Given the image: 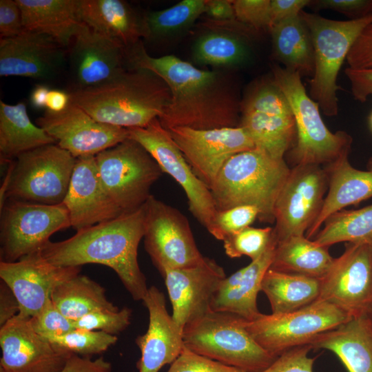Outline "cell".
I'll use <instances>...</instances> for the list:
<instances>
[{
  "instance_id": "f5cc1de1",
  "label": "cell",
  "mask_w": 372,
  "mask_h": 372,
  "mask_svg": "<svg viewBox=\"0 0 372 372\" xmlns=\"http://www.w3.org/2000/svg\"><path fill=\"white\" fill-rule=\"evenodd\" d=\"M61 372H112V366L103 357L92 360L72 354Z\"/></svg>"
},
{
  "instance_id": "7dc6e473",
  "label": "cell",
  "mask_w": 372,
  "mask_h": 372,
  "mask_svg": "<svg viewBox=\"0 0 372 372\" xmlns=\"http://www.w3.org/2000/svg\"><path fill=\"white\" fill-rule=\"evenodd\" d=\"M346 60L351 68H372V23L362 31Z\"/></svg>"
},
{
  "instance_id": "d590c367",
  "label": "cell",
  "mask_w": 372,
  "mask_h": 372,
  "mask_svg": "<svg viewBox=\"0 0 372 372\" xmlns=\"http://www.w3.org/2000/svg\"><path fill=\"white\" fill-rule=\"evenodd\" d=\"M313 241L329 247L338 242L372 246V205L355 210L342 209L331 215Z\"/></svg>"
},
{
  "instance_id": "ba28073f",
  "label": "cell",
  "mask_w": 372,
  "mask_h": 372,
  "mask_svg": "<svg viewBox=\"0 0 372 372\" xmlns=\"http://www.w3.org/2000/svg\"><path fill=\"white\" fill-rule=\"evenodd\" d=\"M76 158L58 145L48 144L20 154L11 162L1 189L6 200L58 205L63 202Z\"/></svg>"
},
{
  "instance_id": "5b68a950",
  "label": "cell",
  "mask_w": 372,
  "mask_h": 372,
  "mask_svg": "<svg viewBox=\"0 0 372 372\" xmlns=\"http://www.w3.org/2000/svg\"><path fill=\"white\" fill-rule=\"evenodd\" d=\"M275 83L283 92L295 119L296 138L289 150L294 166L324 167L349 154L352 138L344 131L331 132L324 123L318 103L307 93L301 76L279 65L272 68Z\"/></svg>"
},
{
  "instance_id": "2e32d148",
  "label": "cell",
  "mask_w": 372,
  "mask_h": 372,
  "mask_svg": "<svg viewBox=\"0 0 372 372\" xmlns=\"http://www.w3.org/2000/svg\"><path fill=\"white\" fill-rule=\"evenodd\" d=\"M318 300L335 306L351 318H372V246L347 243L320 279Z\"/></svg>"
},
{
  "instance_id": "680465c9",
  "label": "cell",
  "mask_w": 372,
  "mask_h": 372,
  "mask_svg": "<svg viewBox=\"0 0 372 372\" xmlns=\"http://www.w3.org/2000/svg\"><path fill=\"white\" fill-rule=\"evenodd\" d=\"M369 125H370V127L372 130V112L369 116Z\"/></svg>"
},
{
  "instance_id": "6da1fadb",
  "label": "cell",
  "mask_w": 372,
  "mask_h": 372,
  "mask_svg": "<svg viewBox=\"0 0 372 372\" xmlns=\"http://www.w3.org/2000/svg\"><path fill=\"white\" fill-rule=\"evenodd\" d=\"M126 57L129 69L149 70L168 85L170 102L158 118L165 129L239 126L240 101L229 75L223 72L201 70L174 55L153 57L141 41L126 50Z\"/></svg>"
},
{
  "instance_id": "44dd1931",
  "label": "cell",
  "mask_w": 372,
  "mask_h": 372,
  "mask_svg": "<svg viewBox=\"0 0 372 372\" xmlns=\"http://www.w3.org/2000/svg\"><path fill=\"white\" fill-rule=\"evenodd\" d=\"M81 267L52 265L37 251L15 262L0 261V278L17 299L19 314L30 318L51 300L57 286L79 274Z\"/></svg>"
},
{
  "instance_id": "8fae6325",
  "label": "cell",
  "mask_w": 372,
  "mask_h": 372,
  "mask_svg": "<svg viewBox=\"0 0 372 372\" xmlns=\"http://www.w3.org/2000/svg\"><path fill=\"white\" fill-rule=\"evenodd\" d=\"M344 311L317 300L303 308L282 314L262 313L245 320V327L265 350L275 357L298 346L309 344L318 335L350 320Z\"/></svg>"
},
{
  "instance_id": "ac0fdd59",
  "label": "cell",
  "mask_w": 372,
  "mask_h": 372,
  "mask_svg": "<svg viewBox=\"0 0 372 372\" xmlns=\"http://www.w3.org/2000/svg\"><path fill=\"white\" fill-rule=\"evenodd\" d=\"M36 123L75 158L95 156L128 138L127 128L99 122L72 101L62 112L46 110Z\"/></svg>"
},
{
  "instance_id": "7bdbcfd3",
  "label": "cell",
  "mask_w": 372,
  "mask_h": 372,
  "mask_svg": "<svg viewBox=\"0 0 372 372\" xmlns=\"http://www.w3.org/2000/svg\"><path fill=\"white\" fill-rule=\"evenodd\" d=\"M29 320L33 329L47 339L61 336L75 329L74 321L63 316L51 300Z\"/></svg>"
},
{
  "instance_id": "cb8c5ba5",
  "label": "cell",
  "mask_w": 372,
  "mask_h": 372,
  "mask_svg": "<svg viewBox=\"0 0 372 372\" xmlns=\"http://www.w3.org/2000/svg\"><path fill=\"white\" fill-rule=\"evenodd\" d=\"M143 302L148 311L149 324L147 331L135 340L141 351L136 368L138 372H158L183 349V329L168 313L165 297L156 287L148 288Z\"/></svg>"
},
{
  "instance_id": "74e56055",
  "label": "cell",
  "mask_w": 372,
  "mask_h": 372,
  "mask_svg": "<svg viewBox=\"0 0 372 372\" xmlns=\"http://www.w3.org/2000/svg\"><path fill=\"white\" fill-rule=\"evenodd\" d=\"M207 0H183L144 16L146 39L163 38L187 30L205 12Z\"/></svg>"
},
{
  "instance_id": "d6986e66",
  "label": "cell",
  "mask_w": 372,
  "mask_h": 372,
  "mask_svg": "<svg viewBox=\"0 0 372 372\" xmlns=\"http://www.w3.org/2000/svg\"><path fill=\"white\" fill-rule=\"evenodd\" d=\"M19 314L0 328V372H61L72 353L54 345Z\"/></svg>"
},
{
  "instance_id": "681fc988",
  "label": "cell",
  "mask_w": 372,
  "mask_h": 372,
  "mask_svg": "<svg viewBox=\"0 0 372 372\" xmlns=\"http://www.w3.org/2000/svg\"><path fill=\"white\" fill-rule=\"evenodd\" d=\"M309 6L337 11L353 19L372 12V0H316L311 1Z\"/></svg>"
},
{
  "instance_id": "11a10c76",
  "label": "cell",
  "mask_w": 372,
  "mask_h": 372,
  "mask_svg": "<svg viewBox=\"0 0 372 372\" xmlns=\"http://www.w3.org/2000/svg\"><path fill=\"white\" fill-rule=\"evenodd\" d=\"M205 13L214 21L226 22L236 20L232 1L207 0Z\"/></svg>"
},
{
  "instance_id": "9f6ffc18",
  "label": "cell",
  "mask_w": 372,
  "mask_h": 372,
  "mask_svg": "<svg viewBox=\"0 0 372 372\" xmlns=\"http://www.w3.org/2000/svg\"><path fill=\"white\" fill-rule=\"evenodd\" d=\"M71 102L69 92L61 90H50L47 99L46 110L60 112L64 110Z\"/></svg>"
},
{
  "instance_id": "52a82bcc",
  "label": "cell",
  "mask_w": 372,
  "mask_h": 372,
  "mask_svg": "<svg viewBox=\"0 0 372 372\" xmlns=\"http://www.w3.org/2000/svg\"><path fill=\"white\" fill-rule=\"evenodd\" d=\"M300 15L307 25L313 47L314 72L309 81V96L328 116L338 112L337 84L340 70L362 31L372 23V12L340 21L302 10Z\"/></svg>"
},
{
  "instance_id": "60d3db41",
  "label": "cell",
  "mask_w": 372,
  "mask_h": 372,
  "mask_svg": "<svg viewBox=\"0 0 372 372\" xmlns=\"http://www.w3.org/2000/svg\"><path fill=\"white\" fill-rule=\"evenodd\" d=\"M131 309L124 307L118 311L101 310L90 313L74 322L75 329L101 331L116 335L130 324Z\"/></svg>"
},
{
  "instance_id": "f6af8a7d",
  "label": "cell",
  "mask_w": 372,
  "mask_h": 372,
  "mask_svg": "<svg viewBox=\"0 0 372 372\" xmlns=\"http://www.w3.org/2000/svg\"><path fill=\"white\" fill-rule=\"evenodd\" d=\"M311 350L310 344L292 348L278 356L260 372H313L316 358L309 356Z\"/></svg>"
},
{
  "instance_id": "7402d4cb",
  "label": "cell",
  "mask_w": 372,
  "mask_h": 372,
  "mask_svg": "<svg viewBox=\"0 0 372 372\" xmlns=\"http://www.w3.org/2000/svg\"><path fill=\"white\" fill-rule=\"evenodd\" d=\"M172 307V318L183 329L205 315L213 298L226 277L214 259L204 257L198 264L166 271L162 276Z\"/></svg>"
},
{
  "instance_id": "4dcf8cb0",
  "label": "cell",
  "mask_w": 372,
  "mask_h": 372,
  "mask_svg": "<svg viewBox=\"0 0 372 372\" xmlns=\"http://www.w3.org/2000/svg\"><path fill=\"white\" fill-rule=\"evenodd\" d=\"M276 243L274 237L264 254L245 267L243 276L236 287L226 293H215L211 310L231 313L247 321H252L262 314L257 306V297L261 291L264 276L271 266Z\"/></svg>"
},
{
  "instance_id": "8992f818",
  "label": "cell",
  "mask_w": 372,
  "mask_h": 372,
  "mask_svg": "<svg viewBox=\"0 0 372 372\" xmlns=\"http://www.w3.org/2000/svg\"><path fill=\"white\" fill-rule=\"evenodd\" d=\"M242 318L209 311L183 331L184 345L191 351L241 372H260L277 357L250 335Z\"/></svg>"
},
{
  "instance_id": "6f0895ef",
  "label": "cell",
  "mask_w": 372,
  "mask_h": 372,
  "mask_svg": "<svg viewBox=\"0 0 372 372\" xmlns=\"http://www.w3.org/2000/svg\"><path fill=\"white\" fill-rule=\"evenodd\" d=\"M50 89L44 84H37L32 90L30 95V102L36 109L46 108L48 93Z\"/></svg>"
},
{
  "instance_id": "f907efd6",
  "label": "cell",
  "mask_w": 372,
  "mask_h": 372,
  "mask_svg": "<svg viewBox=\"0 0 372 372\" xmlns=\"http://www.w3.org/2000/svg\"><path fill=\"white\" fill-rule=\"evenodd\" d=\"M350 84L353 98L361 103H364L368 96L372 95V68L354 69L347 68L345 70Z\"/></svg>"
},
{
  "instance_id": "f546056e",
  "label": "cell",
  "mask_w": 372,
  "mask_h": 372,
  "mask_svg": "<svg viewBox=\"0 0 372 372\" xmlns=\"http://www.w3.org/2000/svg\"><path fill=\"white\" fill-rule=\"evenodd\" d=\"M54 139L28 116L23 103L0 101L1 162H12L20 154L39 147L55 143Z\"/></svg>"
},
{
  "instance_id": "4fadbf2b",
  "label": "cell",
  "mask_w": 372,
  "mask_h": 372,
  "mask_svg": "<svg viewBox=\"0 0 372 372\" xmlns=\"http://www.w3.org/2000/svg\"><path fill=\"white\" fill-rule=\"evenodd\" d=\"M145 207V249L162 276L167 270L192 267L203 260L188 220L179 210L152 194Z\"/></svg>"
},
{
  "instance_id": "ffe728a7",
  "label": "cell",
  "mask_w": 372,
  "mask_h": 372,
  "mask_svg": "<svg viewBox=\"0 0 372 372\" xmlns=\"http://www.w3.org/2000/svg\"><path fill=\"white\" fill-rule=\"evenodd\" d=\"M70 92L105 84L127 69L125 50L83 23L68 47Z\"/></svg>"
},
{
  "instance_id": "e575fe53",
  "label": "cell",
  "mask_w": 372,
  "mask_h": 372,
  "mask_svg": "<svg viewBox=\"0 0 372 372\" xmlns=\"http://www.w3.org/2000/svg\"><path fill=\"white\" fill-rule=\"evenodd\" d=\"M51 300L63 316L74 322L96 311L120 309L107 299L103 286L81 273L57 286Z\"/></svg>"
},
{
  "instance_id": "816d5d0a",
  "label": "cell",
  "mask_w": 372,
  "mask_h": 372,
  "mask_svg": "<svg viewBox=\"0 0 372 372\" xmlns=\"http://www.w3.org/2000/svg\"><path fill=\"white\" fill-rule=\"evenodd\" d=\"M310 1L309 0H271V26L299 15L303 8L309 5Z\"/></svg>"
},
{
  "instance_id": "1f68e13d",
  "label": "cell",
  "mask_w": 372,
  "mask_h": 372,
  "mask_svg": "<svg viewBox=\"0 0 372 372\" xmlns=\"http://www.w3.org/2000/svg\"><path fill=\"white\" fill-rule=\"evenodd\" d=\"M273 53L285 68L301 76H312L314 53L309 30L298 15L271 25L269 29Z\"/></svg>"
},
{
  "instance_id": "3957f363",
  "label": "cell",
  "mask_w": 372,
  "mask_h": 372,
  "mask_svg": "<svg viewBox=\"0 0 372 372\" xmlns=\"http://www.w3.org/2000/svg\"><path fill=\"white\" fill-rule=\"evenodd\" d=\"M69 93L96 121L127 129L144 127L160 118L171 99L167 83L144 69H127L105 84Z\"/></svg>"
},
{
  "instance_id": "d6a6232c",
  "label": "cell",
  "mask_w": 372,
  "mask_h": 372,
  "mask_svg": "<svg viewBox=\"0 0 372 372\" xmlns=\"http://www.w3.org/2000/svg\"><path fill=\"white\" fill-rule=\"evenodd\" d=\"M334 260L329 247L317 245L304 235L276 243L270 269L321 279Z\"/></svg>"
},
{
  "instance_id": "f1b7e54d",
  "label": "cell",
  "mask_w": 372,
  "mask_h": 372,
  "mask_svg": "<svg viewBox=\"0 0 372 372\" xmlns=\"http://www.w3.org/2000/svg\"><path fill=\"white\" fill-rule=\"evenodd\" d=\"M24 30L47 34L65 48L82 25L79 0H16Z\"/></svg>"
},
{
  "instance_id": "e0dca14e",
  "label": "cell",
  "mask_w": 372,
  "mask_h": 372,
  "mask_svg": "<svg viewBox=\"0 0 372 372\" xmlns=\"http://www.w3.org/2000/svg\"><path fill=\"white\" fill-rule=\"evenodd\" d=\"M167 130L195 174L209 189L231 156L255 148L240 126L203 130L174 127Z\"/></svg>"
},
{
  "instance_id": "30bf717a",
  "label": "cell",
  "mask_w": 372,
  "mask_h": 372,
  "mask_svg": "<svg viewBox=\"0 0 372 372\" xmlns=\"http://www.w3.org/2000/svg\"><path fill=\"white\" fill-rule=\"evenodd\" d=\"M95 159L105 192L123 212L143 205L152 186L163 174L149 153L129 138L100 152Z\"/></svg>"
},
{
  "instance_id": "7a4b0ae2",
  "label": "cell",
  "mask_w": 372,
  "mask_h": 372,
  "mask_svg": "<svg viewBox=\"0 0 372 372\" xmlns=\"http://www.w3.org/2000/svg\"><path fill=\"white\" fill-rule=\"evenodd\" d=\"M145 204L116 218L76 231L59 242L49 241L41 250L48 262L60 267L99 264L115 271L134 300L148 290L138 262V248L144 236Z\"/></svg>"
},
{
  "instance_id": "603a6c76",
  "label": "cell",
  "mask_w": 372,
  "mask_h": 372,
  "mask_svg": "<svg viewBox=\"0 0 372 372\" xmlns=\"http://www.w3.org/2000/svg\"><path fill=\"white\" fill-rule=\"evenodd\" d=\"M66 49L51 37L34 31L1 39L0 76L51 80L66 63Z\"/></svg>"
},
{
  "instance_id": "c3c4849f",
  "label": "cell",
  "mask_w": 372,
  "mask_h": 372,
  "mask_svg": "<svg viewBox=\"0 0 372 372\" xmlns=\"http://www.w3.org/2000/svg\"><path fill=\"white\" fill-rule=\"evenodd\" d=\"M23 31L21 12L16 0H1V39L12 38L20 34Z\"/></svg>"
},
{
  "instance_id": "d4e9b609",
  "label": "cell",
  "mask_w": 372,
  "mask_h": 372,
  "mask_svg": "<svg viewBox=\"0 0 372 372\" xmlns=\"http://www.w3.org/2000/svg\"><path fill=\"white\" fill-rule=\"evenodd\" d=\"M63 203L68 210L71 227L76 231L116 218L124 213L105 192L94 156L76 158Z\"/></svg>"
},
{
  "instance_id": "277c9868",
  "label": "cell",
  "mask_w": 372,
  "mask_h": 372,
  "mask_svg": "<svg viewBox=\"0 0 372 372\" xmlns=\"http://www.w3.org/2000/svg\"><path fill=\"white\" fill-rule=\"evenodd\" d=\"M289 172L285 159L256 147L234 155L210 187L217 211L252 205L259 211L260 221L274 223L275 203Z\"/></svg>"
},
{
  "instance_id": "4316f807",
  "label": "cell",
  "mask_w": 372,
  "mask_h": 372,
  "mask_svg": "<svg viewBox=\"0 0 372 372\" xmlns=\"http://www.w3.org/2000/svg\"><path fill=\"white\" fill-rule=\"evenodd\" d=\"M348 155L323 167L328 175V189L317 219L306 232L309 239L316 236L331 215L372 197V169L362 171L353 167Z\"/></svg>"
},
{
  "instance_id": "db71d44e",
  "label": "cell",
  "mask_w": 372,
  "mask_h": 372,
  "mask_svg": "<svg viewBox=\"0 0 372 372\" xmlns=\"http://www.w3.org/2000/svg\"><path fill=\"white\" fill-rule=\"evenodd\" d=\"M19 313V304L10 287L1 280L0 326L2 327Z\"/></svg>"
},
{
  "instance_id": "f35d334b",
  "label": "cell",
  "mask_w": 372,
  "mask_h": 372,
  "mask_svg": "<svg viewBox=\"0 0 372 372\" xmlns=\"http://www.w3.org/2000/svg\"><path fill=\"white\" fill-rule=\"evenodd\" d=\"M48 340L72 354L90 358L106 351L117 342L118 338L101 331L74 329L61 336Z\"/></svg>"
},
{
  "instance_id": "ab89813d",
  "label": "cell",
  "mask_w": 372,
  "mask_h": 372,
  "mask_svg": "<svg viewBox=\"0 0 372 372\" xmlns=\"http://www.w3.org/2000/svg\"><path fill=\"white\" fill-rule=\"evenodd\" d=\"M274 238L273 228L247 227L225 238V254L231 258L248 256L251 261L258 259L267 249Z\"/></svg>"
},
{
  "instance_id": "836d02e7",
  "label": "cell",
  "mask_w": 372,
  "mask_h": 372,
  "mask_svg": "<svg viewBox=\"0 0 372 372\" xmlns=\"http://www.w3.org/2000/svg\"><path fill=\"white\" fill-rule=\"evenodd\" d=\"M261 291L269 301L272 313L294 311L316 301L320 296V279L288 273L272 269L265 273Z\"/></svg>"
},
{
  "instance_id": "5bb4252c",
  "label": "cell",
  "mask_w": 372,
  "mask_h": 372,
  "mask_svg": "<svg viewBox=\"0 0 372 372\" xmlns=\"http://www.w3.org/2000/svg\"><path fill=\"white\" fill-rule=\"evenodd\" d=\"M128 138L140 143L154 158L163 173L183 188L189 209L212 236L217 209L210 189L199 179L173 140L169 132L155 118L144 127L127 128Z\"/></svg>"
},
{
  "instance_id": "83f0119b",
  "label": "cell",
  "mask_w": 372,
  "mask_h": 372,
  "mask_svg": "<svg viewBox=\"0 0 372 372\" xmlns=\"http://www.w3.org/2000/svg\"><path fill=\"white\" fill-rule=\"evenodd\" d=\"M333 352L348 372H372V318H353L322 333L309 344Z\"/></svg>"
},
{
  "instance_id": "b9f144b4",
  "label": "cell",
  "mask_w": 372,
  "mask_h": 372,
  "mask_svg": "<svg viewBox=\"0 0 372 372\" xmlns=\"http://www.w3.org/2000/svg\"><path fill=\"white\" fill-rule=\"evenodd\" d=\"M258 209L252 205H240L218 211L212 236L223 241L226 236L249 227L258 219Z\"/></svg>"
},
{
  "instance_id": "ee69618b",
  "label": "cell",
  "mask_w": 372,
  "mask_h": 372,
  "mask_svg": "<svg viewBox=\"0 0 372 372\" xmlns=\"http://www.w3.org/2000/svg\"><path fill=\"white\" fill-rule=\"evenodd\" d=\"M236 19L255 30L271 26V0L232 1Z\"/></svg>"
},
{
  "instance_id": "8d00e7d4",
  "label": "cell",
  "mask_w": 372,
  "mask_h": 372,
  "mask_svg": "<svg viewBox=\"0 0 372 372\" xmlns=\"http://www.w3.org/2000/svg\"><path fill=\"white\" fill-rule=\"evenodd\" d=\"M248 52L246 43L238 35V32L219 29L202 34L193 48V56L196 62L214 67L239 65L247 59Z\"/></svg>"
},
{
  "instance_id": "9a60e30c",
  "label": "cell",
  "mask_w": 372,
  "mask_h": 372,
  "mask_svg": "<svg viewBox=\"0 0 372 372\" xmlns=\"http://www.w3.org/2000/svg\"><path fill=\"white\" fill-rule=\"evenodd\" d=\"M328 184L327 171L322 166L298 165L290 169L274 205L276 242L304 235L322 209Z\"/></svg>"
},
{
  "instance_id": "484cf974",
  "label": "cell",
  "mask_w": 372,
  "mask_h": 372,
  "mask_svg": "<svg viewBox=\"0 0 372 372\" xmlns=\"http://www.w3.org/2000/svg\"><path fill=\"white\" fill-rule=\"evenodd\" d=\"M79 12L82 23L125 51L146 39L144 17L125 1L79 0Z\"/></svg>"
},
{
  "instance_id": "9c48e42d",
  "label": "cell",
  "mask_w": 372,
  "mask_h": 372,
  "mask_svg": "<svg viewBox=\"0 0 372 372\" xmlns=\"http://www.w3.org/2000/svg\"><path fill=\"white\" fill-rule=\"evenodd\" d=\"M239 126L245 129L255 147L271 157L285 159L296 138L290 104L272 77L251 85L240 101Z\"/></svg>"
},
{
  "instance_id": "7c38bea8",
  "label": "cell",
  "mask_w": 372,
  "mask_h": 372,
  "mask_svg": "<svg viewBox=\"0 0 372 372\" xmlns=\"http://www.w3.org/2000/svg\"><path fill=\"white\" fill-rule=\"evenodd\" d=\"M0 258L12 262L41 250L54 233L71 227L63 203L43 205L6 200L1 207Z\"/></svg>"
},
{
  "instance_id": "bcb514c9",
  "label": "cell",
  "mask_w": 372,
  "mask_h": 372,
  "mask_svg": "<svg viewBox=\"0 0 372 372\" xmlns=\"http://www.w3.org/2000/svg\"><path fill=\"white\" fill-rule=\"evenodd\" d=\"M167 372H241L220 362L199 355L185 346Z\"/></svg>"
}]
</instances>
